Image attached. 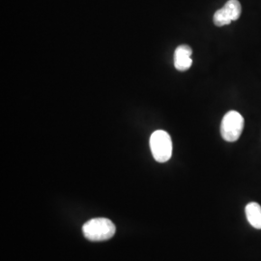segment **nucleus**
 I'll return each instance as SVG.
<instances>
[{
    "instance_id": "f257e3e1",
    "label": "nucleus",
    "mask_w": 261,
    "mask_h": 261,
    "mask_svg": "<svg viewBox=\"0 0 261 261\" xmlns=\"http://www.w3.org/2000/svg\"><path fill=\"white\" fill-rule=\"evenodd\" d=\"M115 225L106 218H96L86 222L83 226V232L89 241L101 242L109 240L115 234Z\"/></svg>"
},
{
    "instance_id": "f03ea898",
    "label": "nucleus",
    "mask_w": 261,
    "mask_h": 261,
    "mask_svg": "<svg viewBox=\"0 0 261 261\" xmlns=\"http://www.w3.org/2000/svg\"><path fill=\"white\" fill-rule=\"evenodd\" d=\"M150 148L152 155L159 163H166L172 155V141L165 130L154 132L150 137Z\"/></svg>"
},
{
    "instance_id": "7ed1b4c3",
    "label": "nucleus",
    "mask_w": 261,
    "mask_h": 261,
    "mask_svg": "<svg viewBox=\"0 0 261 261\" xmlns=\"http://www.w3.org/2000/svg\"><path fill=\"white\" fill-rule=\"evenodd\" d=\"M244 118L238 112H226L221 124V135L225 141L234 142L239 140L244 129Z\"/></svg>"
},
{
    "instance_id": "20e7f679",
    "label": "nucleus",
    "mask_w": 261,
    "mask_h": 261,
    "mask_svg": "<svg viewBox=\"0 0 261 261\" xmlns=\"http://www.w3.org/2000/svg\"><path fill=\"white\" fill-rule=\"evenodd\" d=\"M242 7L238 0H228L222 9L215 13L213 21L215 25L221 28L230 24L231 21L237 20L241 16Z\"/></svg>"
},
{
    "instance_id": "39448f33",
    "label": "nucleus",
    "mask_w": 261,
    "mask_h": 261,
    "mask_svg": "<svg viewBox=\"0 0 261 261\" xmlns=\"http://www.w3.org/2000/svg\"><path fill=\"white\" fill-rule=\"evenodd\" d=\"M193 50L188 45H181L177 47L174 53V67L180 72H185L193 64L192 60Z\"/></svg>"
},
{
    "instance_id": "423d86ee",
    "label": "nucleus",
    "mask_w": 261,
    "mask_h": 261,
    "mask_svg": "<svg viewBox=\"0 0 261 261\" xmlns=\"http://www.w3.org/2000/svg\"><path fill=\"white\" fill-rule=\"evenodd\" d=\"M247 220L256 229H261V206L256 202H251L246 206Z\"/></svg>"
}]
</instances>
